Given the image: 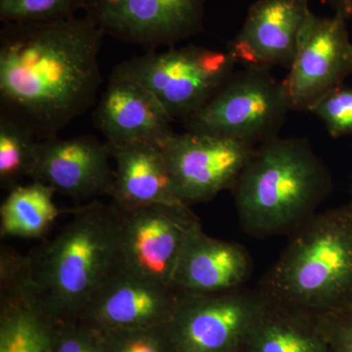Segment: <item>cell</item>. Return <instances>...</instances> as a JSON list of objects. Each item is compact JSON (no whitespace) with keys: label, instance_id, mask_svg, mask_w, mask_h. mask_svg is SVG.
Here are the masks:
<instances>
[{"label":"cell","instance_id":"obj_1","mask_svg":"<svg viewBox=\"0 0 352 352\" xmlns=\"http://www.w3.org/2000/svg\"><path fill=\"white\" fill-rule=\"evenodd\" d=\"M104 34L89 16L0 32V113L39 139L56 138L96 102Z\"/></svg>","mask_w":352,"mask_h":352},{"label":"cell","instance_id":"obj_2","mask_svg":"<svg viewBox=\"0 0 352 352\" xmlns=\"http://www.w3.org/2000/svg\"><path fill=\"white\" fill-rule=\"evenodd\" d=\"M333 188L328 166L307 139L277 136L256 146L230 191L242 230L263 239L293 233Z\"/></svg>","mask_w":352,"mask_h":352},{"label":"cell","instance_id":"obj_3","mask_svg":"<svg viewBox=\"0 0 352 352\" xmlns=\"http://www.w3.org/2000/svg\"><path fill=\"white\" fill-rule=\"evenodd\" d=\"M29 256L34 284L51 316L58 324L78 321L122 263L117 210L99 201L76 208L64 228Z\"/></svg>","mask_w":352,"mask_h":352},{"label":"cell","instance_id":"obj_4","mask_svg":"<svg viewBox=\"0 0 352 352\" xmlns=\"http://www.w3.org/2000/svg\"><path fill=\"white\" fill-rule=\"evenodd\" d=\"M258 286L266 296L314 315L352 302V208L317 212L288 236Z\"/></svg>","mask_w":352,"mask_h":352},{"label":"cell","instance_id":"obj_5","mask_svg":"<svg viewBox=\"0 0 352 352\" xmlns=\"http://www.w3.org/2000/svg\"><path fill=\"white\" fill-rule=\"evenodd\" d=\"M235 66L227 50L190 44L131 58L117 65L112 76L138 82L171 120L184 122L214 98L235 73Z\"/></svg>","mask_w":352,"mask_h":352},{"label":"cell","instance_id":"obj_6","mask_svg":"<svg viewBox=\"0 0 352 352\" xmlns=\"http://www.w3.org/2000/svg\"><path fill=\"white\" fill-rule=\"evenodd\" d=\"M289 111L283 82L267 69L244 68L182 124L186 131L256 147L279 136Z\"/></svg>","mask_w":352,"mask_h":352},{"label":"cell","instance_id":"obj_7","mask_svg":"<svg viewBox=\"0 0 352 352\" xmlns=\"http://www.w3.org/2000/svg\"><path fill=\"white\" fill-rule=\"evenodd\" d=\"M267 300L258 286L219 294L178 292L166 324L171 351L241 352Z\"/></svg>","mask_w":352,"mask_h":352},{"label":"cell","instance_id":"obj_8","mask_svg":"<svg viewBox=\"0 0 352 352\" xmlns=\"http://www.w3.org/2000/svg\"><path fill=\"white\" fill-rule=\"evenodd\" d=\"M116 210L119 215L122 265L142 276L173 286L183 249L191 234L201 226L199 217L185 205Z\"/></svg>","mask_w":352,"mask_h":352},{"label":"cell","instance_id":"obj_9","mask_svg":"<svg viewBox=\"0 0 352 352\" xmlns=\"http://www.w3.org/2000/svg\"><path fill=\"white\" fill-rule=\"evenodd\" d=\"M160 145L170 168L176 195L188 207L231 190L256 148L231 139L186 131L175 132Z\"/></svg>","mask_w":352,"mask_h":352},{"label":"cell","instance_id":"obj_10","mask_svg":"<svg viewBox=\"0 0 352 352\" xmlns=\"http://www.w3.org/2000/svg\"><path fill=\"white\" fill-rule=\"evenodd\" d=\"M206 0H87L85 12L104 36L149 51L203 31Z\"/></svg>","mask_w":352,"mask_h":352},{"label":"cell","instance_id":"obj_11","mask_svg":"<svg viewBox=\"0 0 352 352\" xmlns=\"http://www.w3.org/2000/svg\"><path fill=\"white\" fill-rule=\"evenodd\" d=\"M346 21L337 14L326 18L310 14L283 80L292 111L309 112L321 97L352 75V43Z\"/></svg>","mask_w":352,"mask_h":352},{"label":"cell","instance_id":"obj_12","mask_svg":"<svg viewBox=\"0 0 352 352\" xmlns=\"http://www.w3.org/2000/svg\"><path fill=\"white\" fill-rule=\"evenodd\" d=\"M173 286L122 263L95 292L78 321L102 333L166 326L177 302Z\"/></svg>","mask_w":352,"mask_h":352},{"label":"cell","instance_id":"obj_13","mask_svg":"<svg viewBox=\"0 0 352 352\" xmlns=\"http://www.w3.org/2000/svg\"><path fill=\"white\" fill-rule=\"evenodd\" d=\"M111 146L92 135L39 140L31 175L74 200L112 195L113 173Z\"/></svg>","mask_w":352,"mask_h":352},{"label":"cell","instance_id":"obj_14","mask_svg":"<svg viewBox=\"0 0 352 352\" xmlns=\"http://www.w3.org/2000/svg\"><path fill=\"white\" fill-rule=\"evenodd\" d=\"M311 13L309 0H258L226 50L244 68L289 69Z\"/></svg>","mask_w":352,"mask_h":352},{"label":"cell","instance_id":"obj_15","mask_svg":"<svg viewBox=\"0 0 352 352\" xmlns=\"http://www.w3.org/2000/svg\"><path fill=\"white\" fill-rule=\"evenodd\" d=\"M94 122L113 147L138 142L160 144L175 133L173 120L149 90L112 75L95 108Z\"/></svg>","mask_w":352,"mask_h":352},{"label":"cell","instance_id":"obj_16","mask_svg":"<svg viewBox=\"0 0 352 352\" xmlns=\"http://www.w3.org/2000/svg\"><path fill=\"white\" fill-rule=\"evenodd\" d=\"M252 259L242 245L210 237L201 226L190 236L173 274V288L188 294H219L247 287Z\"/></svg>","mask_w":352,"mask_h":352},{"label":"cell","instance_id":"obj_17","mask_svg":"<svg viewBox=\"0 0 352 352\" xmlns=\"http://www.w3.org/2000/svg\"><path fill=\"white\" fill-rule=\"evenodd\" d=\"M116 163L112 205L131 208L184 205L176 195L170 168L159 143L111 146Z\"/></svg>","mask_w":352,"mask_h":352},{"label":"cell","instance_id":"obj_18","mask_svg":"<svg viewBox=\"0 0 352 352\" xmlns=\"http://www.w3.org/2000/svg\"><path fill=\"white\" fill-rule=\"evenodd\" d=\"M267 298L241 352H333L316 315Z\"/></svg>","mask_w":352,"mask_h":352},{"label":"cell","instance_id":"obj_19","mask_svg":"<svg viewBox=\"0 0 352 352\" xmlns=\"http://www.w3.org/2000/svg\"><path fill=\"white\" fill-rule=\"evenodd\" d=\"M55 194L54 189L36 180L9 190L0 207L2 237L43 238L61 214L54 203Z\"/></svg>","mask_w":352,"mask_h":352},{"label":"cell","instance_id":"obj_20","mask_svg":"<svg viewBox=\"0 0 352 352\" xmlns=\"http://www.w3.org/2000/svg\"><path fill=\"white\" fill-rule=\"evenodd\" d=\"M39 139L27 127L0 113V186L10 190L31 178Z\"/></svg>","mask_w":352,"mask_h":352},{"label":"cell","instance_id":"obj_21","mask_svg":"<svg viewBox=\"0 0 352 352\" xmlns=\"http://www.w3.org/2000/svg\"><path fill=\"white\" fill-rule=\"evenodd\" d=\"M87 0H0L4 24H34L74 17L85 11Z\"/></svg>","mask_w":352,"mask_h":352},{"label":"cell","instance_id":"obj_22","mask_svg":"<svg viewBox=\"0 0 352 352\" xmlns=\"http://www.w3.org/2000/svg\"><path fill=\"white\" fill-rule=\"evenodd\" d=\"M333 138L352 134V88L342 85L321 97L309 110Z\"/></svg>","mask_w":352,"mask_h":352},{"label":"cell","instance_id":"obj_23","mask_svg":"<svg viewBox=\"0 0 352 352\" xmlns=\"http://www.w3.org/2000/svg\"><path fill=\"white\" fill-rule=\"evenodd\" d=\"M103 335L105 352H173L166 325Z\"/></svg>","mask_w":352,"mask_h":352},{"label":"cell","instance_id":"obj_24","mask_svg":"<svg viewBox=\"0 0 352 352\" xmlns=\"http://www.w3.org/2000/svg\"><path fill=\"white\" fill-rule=\"evenodd\" d=\"M50 352H105L104 335L80 321L60 323Z\"/></svg>","mask_w":352,"mask_h":352},{"label":"cell","instance_id":"obj_25","mask_svg":"<svg viewBox=\"0 0 352 352\" xmlns=\"http://www.w3.org/2000/svg\"><path fill=\"white\" fill-rule=\"evenodd\" d=\"M316 316L333 352H352V302Z\"/></svg>","mask_w":352,"mask_h":352},{"label":"cell","instance_id":"obj_26","mask_svg":"<svg viewBox=\"0 0 352 352\" xmlns=\"http://www.w3.org/2000/svg\"><path fill=\"white\" fill-rule=\"evenodd\" d=\"M332 9L333 13L342 16L344 19L352 18V0H322Z\"/></svg>","mask_w":352,"mask_h":352},{"label":"cell","instance_id":"obj_27","mask_svg":"<svg viewBox=\"0 0 352 352\" xmlns=\"http://www.w3.org/2000/svg\"><path fill=\"white\" fill-rule=\"evenodd\" d=\"M349 205H351V207L352 208V182L351 185V201H349Z\"/></svg>","mask_w":352,"mask_h":352},{"label":"cell","instance_id":"obj_28","mask_svg":"<svg viewBox=\"0 0 352 352\" xmlns=\"http://www.w3.org/2000/svg\"><path fill=\"white\" fill-rule=\"evenodd\" d=\"M50 351H51V349H50Z\"/></svg>","mask_w":352,"mask_h":352}]
</instances>
